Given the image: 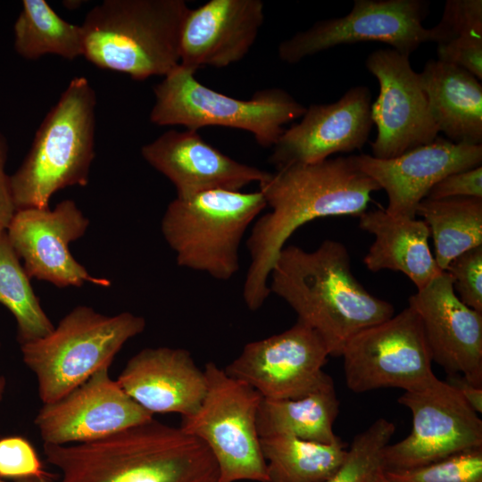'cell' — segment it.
Masks as SVG:
<instances>
[{"mask_svg": "<svg viewBox=\"0 0 482 482\" xmlns=\"http://www.w3.org/2000/svg\"><path fill=\"white\" fill-rule=\"evenodd\" d=\"M380 189L352 156L293 163L270 172L259 191L270 211L255 220L246 240L251 260L243 287L246 307L257 311L264 304L272 266L298 228L324 217H360L372 193Z\"/></svg>", "mask_w": 482, "mask_h": 482, "instance_id": "obj_1", "label": "cell"}, {"mask_svg": "<svg viewBox=\"0 0 482 482\" xmlns=\"http://www.w3.org/2000/svg\"><path fill=\"white\" fill-rule=\"evenodd\" d=\"M269 289L323 340L329 356L341 357L357 333L395 314L394 306L371 295L354 277L340 242L326 239L315 250L285 245L269 277Z\"/></svg>", "mask_w": 482, "mask_h": 482, "instance_id": "obj_2", "label": "cell"}, {"mask_svg": "<svg viewBox=\"0 0 482 482\" xmlns=\"http://www.w3.org/2000/svg\"><path fill=\"white\" fill-rule=\"evenodd\" d=\"M60 482H217L208 447L180 428L152 419L102 439L43 444Z\"/></svg>", "mask_w": 482, "mask_h": 482, "instance_id": "obj_3", "label": "cell"}, {"mask_svg": "<svg viewBox=\"0 0 482 482\" xmlns=\"http://www.w3.org/2000/svg\"><path fill=\"white\" fill-rule=\"evenodd\" d=\"M189 9L184 0H104L81 24L83 56L133 79L164 77L179 64Z\"/></svg>", "mask_w": 482, "mask_h": 482, "instance_id": "obj_4", "label": "cell"}, {"mask_svg": "<svg viewBox=\"0 0 482 482\" xmlns=\"http://www.w3.org/2000/svg\"><path fill=\"white\" fill-rule=\"evenodd\" d=\"M96 95L74 78L48 112L10 184L17 210L46 208L54 194L87 186L95 158Z\"/></svg>", "mask_w": 482, "mask_h": 482, "instance_id": "obj_5", "label": "cell"}, {"mask_svg": "<svg viewBox=\"0 0 482 482\" xmlns=\"http://www.w3.org/2000/svg\"><path fill=\"white\" fill-rule=\"evenodd\" d=\"M145 326L143 317L129 312L104 315L78 305L48 335L21 345L42 403L61 399L101 369L110 368L123 345Z\"/></svg>", "mask_w": 482, "mask_h": 482, "instance_id": "obj_6", "label": "cell"}, {"mask_svg": "<svg viewBox=\"0 0 482 482\" xmlns=\"http://www.w3.org/2000/svg\"><path fill=\"white\" fill-rule=\"evenodd\" d=\"M266 207L259 190L175 197L163 213L161 231L179 266L226 281L238 271L244 236Z\"/></svg>", "mask_w": 482, "mask_h": 482, "instance_id": "obj_7", "label": "cell"}, {"mask_svg": "<svg viewBox=\"0 0 482 482\" xmlns=\"http://www.w3.org/2000/svg\"><path fill=\"white\" fill-rule=\"evenodd\" d=\"M195 74L179 64L154 87L152 123L196 131L209 126L242 129L268 148L283 134V125L305 112L306 107L283 88L260 89L241 100L204 86Z\"/></svg>", "mask_w": 482, "mask_h": 482, "instance_id": "obj_8", "label": "cell"}, {"mask_svg": "<svg viewBox=\"0 0 482 482\" xmlns=\"http://www.w3.org/2000/svg\"><path fill=\"white\" fill-rule=\"evenodd\" d=\"M204 371L205 395L194 413L181 417L179 428L208 447L218 466L217 482H268L256 426L262 397L213 362Z\"/></svg>", "mask_w": 482, "mask_h": 482, "instance_id": "obj_9", "label": "cell"}, {"mask_svg": "<svg viewBox=\"0 0 482 482\" xmlns=\"http://www.w3.org/2000/svg\"><path fill=\"white\" fill-rule=\"evenodd\" d=\"M341 357L346 386L354 393L385 387L415 390L436 378L421 321L409 305L357 333Z\"/></svg>", "mask_w": 482, "mask_h": 482, "instance_id": "obj_10", "label": "cell"}, {"mask_svg": "<svg viewBox=\"0 0 482 482\" xmlns=\"http://www.w3.org/2000/svg\"><path fill=\"white\" fill-rule=\"evenodd\" d=\"M428 7L423 0H354L346 15L319 21L283 40L278 54L294 64L340 45L375 41L410 56L421 44L436 41L433 29L423 26Z\"/></svg>", "mask_w": 482, "mask_h": 482, "instance_id": "obj_11", "label": "cell"}, {"mask_svg": "<svg viewBox=\"0 0 482 482\" xmlns=\"http://www.w3.org/2000/svg\"><path fill=\"white\" fill-rule=\"evenodd\" d=\"M398 403L411 412V431L384 449V470L412 469L482 447L481 419L445 381L436 378L420 388L404 391Z\"/></svg>", "mask_w": 482, "mask_h": 482, "instance_id": "obj_12", "label": "cell"}, {"mask_svg": "<svg viewBox=\"0 0 482 482\" xmlns=\"http://www.w3.org/2000/svg\"><path fill=\"white\" fill-rule=\"evenodd\" d=\"M328 356L316 331L297 320L281 333L247 343L223 370L263 399H296L330 377L323 371Z\"/></svg>", "mask_w": 482, "mask_h": 482, "instance_id": "obj_13", "label": "cell"}, {"mask_svg": "<svg viewBox=\"0 0 482 482\" xmlns=\"http://www.w3.org/2000/svg\"><path fill=\"white\" fill-rule=\"evenodd\" d=\"M365 66L379 85V94L370 106L377 127L371 155L390 159L436 139L439 130L409 56L380 48L368 55Z\"/></svg>", "mask_w": 482, "mask_h": 482, "instance_id": "obj_14", "label": "cell"}, {"mask_svg": "<svg viewBox=\"0 0 482 482\" xmlns=\"http://www.w3.org/2000/svg\"><path fill=\"white\" fill-rule=\"evenodd\" d=\"M88 227L89 219L73 200L66 199L54 209L18 210L6 235L30 279L60 288L85 283L108 287L109 279L91 275L70 251V244L83 237Z\"/></svg>", "mask_w": 482, "mask_h": 482, "instance_id": "obj_15", "label": "cell"}, {"mask_svg": "<svg viewBox=\"0 0 482 482\" xmlns=\"http://www.w3.org/2000/svg\"><path fill=\"white\" fill-rule=\"evenodd\" d=\"M152 419L104 368L61 399L43 404L34 424L43 444L64 445L102 439Z\"/></svg>", "mask_w": 482, "mask_h": 482, "instance_id": "obj_16", "label": "cell"}, {"mask_svg": "<svg viewBox=\"0 0 482 482\" xmlns=\"http://www.w3.org/2000/svg\"><path fill=\"white\" fill-rule=\"evenodd\" d=\"M355 166L374 179L388 197L391 216L416 218L419 204L445 176L481 166L482 145L456 144L437 137L403 154L378 159L352 155Z\"/></svg>", "mask_w": 482, "mask_h": 482, "instance_id": "obj_17", "label": "cell"}, {"mask_svg": "<svg viewBox=\"0 0 482 482\" xmlns=\"http://www.w3.org/2000/svg\"><path fill=\"white\" fill-rule=\"evenodd\" d=\"M369 87L349 88L337 101L312 104L300 122L284 130L270 162L277 169L293 163H315L336 153L361 149L373 125Z\"/></svg>", "mask_w": 482, "mask_h": 482, "instance_id": "obj_18", "label": "cell"}, {"mask_svg": "<svg viewBox=\"0 0 482 482\" xmlns=\"http://www.w3.org/2000/svg\"><path fill=\"white\" fill-rule=\"evenodd\" d=\"M419 315L431 358L447 374L482 387V312L464 304L442 271L409 298Z\"/></svg>", "mask_w": 482, "mask_h": 482, "instance_id": "obj_19", "label": "cell"}, {"mask_svg": "<svg viewBox=\"0 0 482 482\" xmlns=\"http://www.w3.org/2000/svg\"><path fill=\"white\" fill-rule=\"evenodd\" d=\"M141 155L172 183L179 198L212 190L241 191L270 174L232 159L192 129L166 131L143 145Z\"/></svg>", "mask_w": 482, "mask_h": 482, "instance_id": "obj_20", "label": "cell"}, {"mask_svg": "<svg viewBox=\"0 0 482 482\" xmlns=\"http://www.w3.org/2000/svg\"><path fill=\"white\" fill-rule=\"evenodd\" d=\"M264 21L262 0H210L189 9L182 26L179 65L196 72L241 61Z\"/></svg>", "mask_w": 482, "mask_h": 482, "instance_id": "obj_21", "label": "cell"}, {"mask_svg": "<svg viewBox=\"0 0 482 482\" xmlns=\"http://www.w3.org/2000/svg\"><path fill=\"white\" fill-rule=\"evenodd\" d=\"M141 407L154 413L187 416L200 406L207 379L184 348L147 347L133 355L116 378Z\"/></svg>", "mask_w": 482, "mask_h": 482, "instance_id": "obj_22", "label": "cell"}, {"mask_svg": "<svg viewBox=\"0 0 482 482\" xmlns=\"http://www.w3.org/2000/svg\"><path fill=\"white\" fill-rule=\"evenodd\" d=\"M359 219L360 228L375 237L363 259L368 270L400 271L417 290L444 271L430 251V230L423 220L395 217L380 209L366 211Z\"/></svg>", "mask_w": 482, "mask_h": 482, "instance_id": "obj_23", "label": "cell"}, {"mask_svg": "<svg viewBox=\"0 0 482 482\" xmlns=\"http://www.w3.org/2000/svg\"><path fill=\"white\" fill-rule=\"evenodd\" d=\"M431 116L439 130L456 144L482 143V86L466 70L429 60L419 73Z\"/></svg>", "mask_w": 482, "mask_h": 482, "instance_id": "obj_24", "label": "cell"}, {"mask_svg": "<svg viewBox=\"0 0 482 482\" xmlns=\"http://www.w3.org/2000/svg\"><path fill=\"white\" fill-rule=\"evenodd\" d=\"M339 411L334 382L329 377L317 389L296 399H262L256 416L260 437L287 435L330 444L339 437L333 425Z\"/></svg>", "mask_w": 482, "mask_h": 482, "instance_id": "obj_25", "label": "cell"}, {"mask_svg": "<svg viewBox=\"0 0 482 482\" xmlns=\"http://www.w3.org/2000/svg\"><path fill=\"white\" fill-rule=\"evenodd\" d=\"M268 482H324L345 458L347 445L340 438L330 444L287 435L261 437Z\"/></svg>", "mask_w": 482, "mask_h": 482, "instance_id": "obj_26", "label": "cell"}, {"mask_svg": "<svg viewBox=\"0 0 482 482\" xmlns=\"http://www.w3.org/2000/svg\"><path fill=\"white\" fill-rule=\"evenodd\" d=\"M429 228L435 260L442 270L462 253L482 245V198L423 199L416 209Z\"/></svg>", "mask_w": 482, "mask_h": 482, "instance_id": "obj_27", "label": "cell"}, {"mask_svg": "<svg viewBox=\"0 0 482 482\" xmlns=\"http://www.w3.org/2000/svg\"><path fill=\"white\" fill-rule=\"evenodd\" d=\"M13 46L28 60L55 54L68 60L83 55L81 25L66 21L45 0H23L13 26Z\"/></svg>", "mask_w": 482, "mask_h": 482, "instance_id": "obj_28", "label": "cell"}, {"mask_svg": "<svg viewBox=\"0 0 482 482\" xmlns=\"http://www.w3.org/2000/svg\"><path fill=\"white\" fill-rule=\"evenodd\" d=\"M0 303L14 317L20 345L48 335L54 328L6 233L0 236Z\"/></svg>", "mask_w": 482, "mask_h": 482, "instance_id": "obj_29", "label": "cell"}, {"mask_svg": "<svg viewBox=\"0 0 482 482\" xmlns=\"http://www.w3.org/2000/svg\"><path fill=\"white\" fill-rule=\"evenodd\" d=\"M395 426L379 418L356 435L347 448L345 460L337 471L324 482H370L382 468L384 449L390 444Z\"/></svg>", "mask_w": 482, "mask_h": 482, "instance_id": "obj_30", "label": "cell"}, {"mask_svg": "<svg viewBox=\"0 0 482 482\" xmlns=\"http://www.w3.org/2000/svg\"><path fill=\"white\" fill-rule=\"evenodd\" d=\"M384 473L389 482H482V447L420 467Z\"/></svg>", "mask_w": 482, "mask_h": 482, "instance_id": "obj_31", "label": "cell"}, {"mask_svg": "<svg viewBox=\"0 0 482 482\" xmlns=\"http://www.w3.org/2000/svg\"><path fill=\"white\" fill-rule=\"evenodd\" d=\"M460 300L482 312V245L470 249L453 259L445 270Z\"/></svg>", "mask_w": 482, "mask_h": 482, "instance_id": "obj_32", "label": "cell"}, {"mask_svg": "<svg viewBox=\"0 0 482 482\" xmlns=\"http://www.w3.org/2000/svg\"><path fill=\"white\" fill-rule=\"evenodd\" d=\"M47 473L27 438L21 436L0 438V479L14 481Z\"/></svg>", "mask_w": 482, "mask_h": 482, "instance_id": "obj_33", "label": "cell"}, {"mask_svg": "<svg viewBox=\"0 0 482 482\" xmlns=\"http://www.w3.org/2000/svg\"><path fill=\"white\" fill-rule=\"evenodd\" d=\"M432 29L437 45L462 35L482 34V1L447 0L440 21Z\"/></svg>", "mask_w": 482, "mask_h": 482, "instance_id": "obj_34", "label": "cell"}, {"mask_svg": "<svg viewBox=\"0 0 482 482\" xmlns=\"http://www.w3.org/2000/svg\"><path fill=\"white\" fill-rule=\"evenodd\" d=\"M438 60L459 66L482 79V34H467L437 45Z\"/></svg>", "mask_w": 482, "mask_h": 482, "instance_id": "obj_35", "label": "cell"}, {"mask_svg": "<svg viewBox=\"0 0 482 482\" xmlns=\"http://www.w3.org/2000/svg\"><path fill=\"white\" fill-rule=\"evenodd\" d=\"M470 196L482 198V167L454 172L439 180L426 198Z\"/></svg>", "mask_w": 482, "mask_h": 482, "instance_id": "obj_36", "label": "cell"}, {"mask_svg": "<svg viewBox=\"0 0 482 482\" xmlns=\"http://www.w3.org/2000/svg\"><path fill=\"white\" fill-rule=\"evenodd\" d=\"M7 154L8 145L0 132V236L6 233L18 211L11 188L10 175L5 170Z\"/></svg>", "mask_w": 482, "mask_h": 482, "instance_id": "obj_37", "label": "cell"}, {"mask_svg": "<svg viewBox=\"0 0 482 482\" xmlns=\"http://www.w3.org/2000/svg\"><path fill=\"white\" fill-rule=\"evenodd\" d=\"M445 381L453 386L478 414L482 413L481 386L474 385L461 374H447Z\"/></svg>", "mask_w": 482, "mask_h": 482, "instance_id": "obj_38", "label": "cell"}, {"mask_svg": "<svg viewBox=\"0 0 482 482\" xmlns=\"http://www.w3.org/2000/svg\"><path fill=\"white\" fill-rule=\"evenodd\" d=\"M54 477L55 476L54 474L47 473L42 477H33L14 481L0 479V482H53Z\"/></svg>", "mask_w": 482, "mask_h": 482, "instance_id": "obj_39", "label": "cell"}, {"mask_svg": "<svg viewBox=\"0 0 482 482\" xmlns=\"http://www.w3.org/2000/svg\"><path fill=\"white\" fill-rule=\"evenodd\" d=\"M370 482H389V480L385 476L383 468L377 471Z\"/></svg>", "mask_w": 482, "mask_h": 482, "instance_id": "obj_40", "label": "cell"}, {"mask_svg": "<svg viewBox=\"0 0 482 482\" xmlns=\"http://www.w3.org/2000/svg\"><path fill=\"white\" fill-rule=\"evenodd\" d=\"M6 388V380L3 374L0 373V405L4 400Z\"/></svg>", "mask_w": 482, "mask_h": 482, "instance_id": "obj_41", "label": "cell"}]
</instances>
